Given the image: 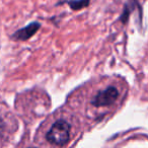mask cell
Returning a JSON list of instances; mask_svg holds the SVG:
<instances>
[{
  "label": "cell",
  "instance_id": "obj_3",
  "mask_svg": "<svg viewBox=\"0 0 148 148\" xmlns=\"http://www.w3.org/2000/svg\"><path fill=\"white\" fill-rule=\"evenodd\" d=\"M39 29H40V23H31V25H29L27 27L17 31L16 33L13 35V39L18 40V41H25V40L33 37V36L37 33Z\"/></svg>",
  "mask_w": 148,
  "mask_h": 148
},
{
  "label": "cell",
  "instance_id": "obj_5",
  "mask_svg": "<svg viewBox=\"0 0 148 148\" xmlns=\"http://www.w3.org/2000/svg\"><path fill=\"white\" fill-rule=\"evenodd\" d=\"M4 127H5V126H4V122L0 119V134L3 132V130H4Z\"/></svg>",
  "mask_w": 148,
  "mask_h": 148
},
{
  "label": "cell",
  "instance_id": "obj_4",
  "mask_svg": "<svg viewBox=\"0 0 148 148\" xmlns=\"http://www.w3.org/2000/svg\"><path fill=\"white\" fill-rule=\"evenodd\" d=\"M88 3H89V0H77V1H70L69 4L72 9L77 10V9H80L82 7L87 6Z\"/></svg>",
  "mask_w": 148,
  "mask_h": 148
},
{
  "label": "cell",
  "instance_id": "obj_1",
  "mask_svg": "<svg viewBox=\"0 0 148 148\" xmlns=\"http://www.w3.org/2000/svg\"><path fill=\"white\" fill-rule=\"evenodd\" d=\"M46 138L54 145L63 146L69 141L70 138V126L64 120H58L51 127L47 133Z\"/></svg>",
  "mask_w": 148,
  "mask_h": 148
},
{
  "label": "cell",
  "instance_id": "obj_2",
  "mask_svg": "<svg viewBox=\"0 0 148 148\" xmlns=\"http://www.w3.org/2000/svg\"><path fill=\"white\" fill-rule=\"evenodd\" d=\"M119 97V91L116 87L110 86L105 90H101L97 93L92 101V105L95 107H109L113 105Z\"/></svg>",
  "mask_w": 148,
  "mask_h": 148
}]
</instances>
